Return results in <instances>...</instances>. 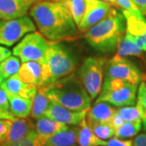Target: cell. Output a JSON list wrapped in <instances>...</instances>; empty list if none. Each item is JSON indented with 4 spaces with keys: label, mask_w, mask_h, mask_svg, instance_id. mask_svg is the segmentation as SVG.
<instances>
[{
    "label": "cell",
    "mask_w": 146,
    "mask_h": 146,
    "mask_svg": "<svg viewBox=\"0 0 146 146\" xmlns=\"http://www.w3.org/2000/svg\"><path fill=\"white\" fill-rule=\"evenodd\" d=\"M106 146H133V141L123 140L115 136L106 141Z\"/></svg>",
    "instance_id": "cell-33"
},
{
    "label": "cell",
    "mask_w": 146,
    "mask_h": 146,
    "mask_svg": "<svg viewBox=\"0 0 146 146\" xmlns=\"http://www.w3.org/2000/svg\"><path fill=\"white\" fill-rule=\"evenodd\" d=\"M77 144L79 146H106V141L100 139L94 134L85 117L79 125Z\"/></svg>",
    "instance_id": "cell-22"
},
{
    "label": "cell",
    "mask_w": 146,
    "mask_h": 146,
    "mask_svg": "<svg viewBox=\"0 0 146 146\" xmlns=\"http://www.w3.org/2000/svg\"><path fill=\"white\" fill-rule=\"evenodd\" d=\"M11 51L9 49L4 47V46H1L0 45V63H2L3 60H5L6 58L10 57L11 55Z\"/></svg>",
    "instance_id": "cell-37"
},
{
    "label": "cell",
    "mask_w": 146,
    "mask_h": 146,
    "mask_svg": "<svg viewBox=\"0 0 146 146\" xmlns=\"http://www.w3.org/2000/svg\"><path fill=\"white\" fill-rule=\"evenodd\" d=\"M126 19V32L133 36L136 45L146 51V19L143 14L136 15L122 10Z\"/></svg>",
    "instance_id": "cell-12"
},
{
    "label": "cell",
    "mask_w": 146,
    "mask_h": 146,
    "mask_svg": "<svg viewBox=\"0 0 146 146\" xmlns=\"http://www.w3.org/2000/svg\"><path fill=\"white\" fill-rule=\"evenodd\" d=\"M18 74L25 83L32 84L36 87L42 86V65L40 63L35 61L22 63Z\"/></svg>",
    "instance_id": "cell-17"
},
{
    "label": "cell",
    "mask_w": 146,
    "mask_h": 146,
    "mask_svg": "<svg viewBox=\"0 0 146 146\" xmlns=\"http://www.w3.org/2000/svg\"><path fill=\"white\" fill-rule=\"evenodd\" d=\"M11 123L10 119H0V145L7 140Z\"/></svg>",
    "instance_id": "cell-32"
},
{
    "label": "cell",
    "mask_w": 146,
    "mask_h": 146,
    "mask_svg": "<svg viewBox=\"0 0 146 146\" xmlns=\"http://www.w3.org/2000/svg\"><path fill=\"white\" fill-rule=\"evenodd\" d=\"M117 58H127V56H136L143 58L144 50L136 45L133 36L125 33V35L121 39L117 46V53L115 55Z\"/></svg>",
    "instance_id": "cell-21"
},
{
    "label": "cell",
    "mask_w": 146,
    "mask_h": 146,
    "mask_svg": "<svg viewBox=\"0 0 146 146\" xmlns=\"http://www.w3.org/2000/svg\"><path fill=\"white\" fill-rule=\"evenodd\" d=\"M36 27L51 43L77 37L79 30L68 7L58 0H38L29 10Z\"/></svg>",
    "instance_id": "cell-1"
},
{
    "label": "cell",
    "mask_w": 146,
    "mask_h": 146,
    "mask_svg": "<svg viewBox=\"0 0 146 146\" xmlns=\"http://www.w3.org/2000/svg\"><path fill=\"white\" fill-rule=\"evenodd\" d=\"M42 85L46 86L75 72L76 60L67 47L60 43H50L42 63Z\"/></svg>",
    "instance_id": "cell-4"
},
{
    "label": "cell",
    "mask_w": 146,
    "mask_h": 146,
    "mask_svg": "<svg viewBox=\"0 0 146 146\" xmlns=\"http://www.w3.org/2000/svg\"><path fill=\"white\" fill-rule=\"evenodd\" d=\"M131 1L140 9L142 14L146 16V0H131Z\"/></svg>",
    "instance_id": "cell-38"
},
{
    "label": "cell",
    "mask_w": 146,
    "mask_h": 146,
    "mask_svg": "<svg viewBox=\"0 0 146 146\" xmlns=\"http://www.w3.org/2000/svg\"><path fill=\"white\" fill-rule=\"evenodd\" d=\"M137 86L119 79H105L95 102H106L116 107L134 106L136 103Z\"/></svg>",
    "instance_id": "cell-5"
},
{
    "label": "cell",
    "mask_w": 146,
    "mask_h": 146,
    "mask_svg": "<svg viewBox=\"0 0 146 146\" xmlns=\"http://www.w3.org/2000/svg\"><path fill=\"white\" fill-rule=\"evenodd\" d=\"M136 107L138 108L141 114L142 125L144 127V129L146 130V86L143 81L140 84L138 90Z\"/></svg>",
    "instance_id": "cell-27"
},
{
    "label": "cell",
    "mask_w": 146,
    "mask_h": 146,
    "mask_svg": "<svg viewBox=\"0 0 146 146\" xmlns=\"http://www.w3.org/2000/svg\"><path fill=\"white\" fill-rule=\"evenodd\" d=\"M107 63L106 58L90 56L84 61L77 72L79 79L92 100L98 98L102 91Z\"/></svg>",
    "instance_id": "cell-6"
},
{
    "label": "cell",
    "mask_w": 146,
    "mask_h": 146,
    "mask_svg": "<svg viewBox=\"0 0 146 146\" xmlns=\"http://www.w3.org/2000/svg\"><path fill=\"white\" fill-rule=\"evenodd\" d=\"M16 118V117H15L14 115H11V112L3 110L0 108V119H10L11 121H13Z\"/></svg>",
    "instance_id": "cell-39"
},
{
    "label": "cell",
    "mask_w": 146,
    "mask_h": 146,
    "mask_svg": "<svg viewBox=\"0 0 146 146\" xmlns=\"http://www.w3.org/2000/svg\"><path fill=\"white\" fill-rule=\"evenodd\" d=\"M46 87L47 95L53 102L75 111L90 108L92 99L78 76L74 73Z\"/></svg>",
    "instance_id": "cell-3"
},
{
    "label": "cell",
    "mask_w": 146,
    "mask_h": 146,
    "mask_svg": "<svg viewBox=\"0 0 146 146\" xmlns=\"http://www.w3.org/2000/svg\"><path fill=\"white\" fill-rule=\"evenodd\" d=\"M126 33L123 11L113 7L103 20L84 33V39L94 50L103 54L113 53Z\"/></svg>",
    "instance_id": "cell-2"
},
{
    "label": "cell",
    "mask_w": 146,
    "mask_h": 146,
    "mask_svg": "<svg viewBox=\"0 0 146 146\" xmlns=\"http://www.w3.org/2000/svg\"><path fill=\"white\" fill-rule=\"evenodd\" d=\"M141 76L140 70L129 59L114 56L107 63L105 79H119L138 85Z\"/></svg>",
    "instance_id": "cell-9"
},
{
    "label": "cell",
    "mask_w": 146,
    "mask_h": 146,
    "mask_svg": "<svg viewBox=\"0 0 146 146\" xmlns=\"http://www.w3.org/2000/svg\"><path fill=\"white\" fill-rule=\"evenodd\" d=\"M133 146H146V133L136 136L133 141Z\"/></svg>",
    "instance_id": "cell-36"
},
{
    "label": "cell",
    "mask_w": 146,
    "mask_h": 146,
    "mask_svg": "<svg viewBox=\"0 0 146 146\" xmlns=\"http://www.w3.org/2000/svg\"><path fill=\"white\" fill-rule=\"evenodd\" d=\"M0 146H42L38 141V136L36 131L33 130L28 136L24 137L20 141L15 142H3Z\"/></svg>",
    "instance_id": "cell-29"
},
{
    "label": "cell",
    "mask_w": 146,
    "mask_h": 146,
    "mask_svg": "<svg viewBox=\"0 0 146 146\" xmlns=\"http://www.w3.org/2000/svg\"><path fill=\"white\" fill-rule=\"evenodd\" d=\"M3 80H3V77H2V76L0 75V84H2V82H3Z\"/></svg>",
    "instance_id": "cell-42"
},
{
    "label": "cell",
    "mask_w": 146,
    "mask_h": 146,
    "mask_svg": "<svg viewBox=\"0 0 146 146\" xmlns=\"http://www.w3.org/2000/svg\"><path fill=\"white\" fill-rule=\"evenodd\" d=\"M68 127V125L61 123L56 120L46 116L36 119L35 123V131L38 135L40 141H44L49 136H52L58 131L66 130Z\"/></svg>",
    "instance_id": "cell-19"
},
{
    "label": "cell",
    "mask_w": 146,
    "mask_h": 146,
    "mask_svg": "<svg viewBox=\"0 0 146 146\" xmlns=\"http://www.w3.org/2000/svg\"><path fill=\"white\" fill-rule=\"evenodd\" d=\"M21 59L18 57L11 55L0 63V75L3 80L19 72L21 66Z\"/></svg>",
    "instance_id": "cell-25"
},
{
    "label": "cell",
    "mask_w": 146,
    "mask_h": 146,
    "mask_svg": "<svg viewBox=\"0 0 146 146\" xmlns=\"http://www.w3.org/2000/svg\"><path fill=\"white\" fill-rule=\"evenodd\" d=\"M119 7L122 8V10L129 11L131 13L140 15L142 14L140 9L136 7L131 0H115Z\"/></svg>",
    "instance_id": "cell-31"
},
{
    "label": "cell",
    "mask_w": 146,
    "mask_h": 146,
    "mask_svg": "<svg viewBox=\"0 0 146 146\" xmlns=\"http://www.w3.org/2000/svg\"><path fill=\"white\" fill-rule=\"evenodd\" d=\"M0 86L5 90L7 94L18 95L31 100L34 98L37 90V87L35 85L22 81L18 73L4 80Z\"/></svg>",
    "instance_id": "cell-14"
},
{
    "label": "cell",
    "mask_w": 146,
    "mask_h": 146,
    "mask_svg": "<svg viewBox=\"0 0 146 146\" xmlns=\"http://www.w3.org/2000/svg\"><path fill=\"white\" fill-rule=\"evenodd\" d=\"M141 80H142V81H143L144 83L145 84V86H146V75L145 74H144V75H142V76H141Z\"/></svg>",
    "instance_id": "cell-41"
},
{
    "label": "cell",
    "mask_w": 146,
    "mask_h": 146,
    "mask_svg": "<svg viewBox=\"0 0 146 146\" xmlns=\"http://www.w3.org/2000/svg\"><path fill=\"white\" fill-rule=\"evenodd\" d=\"M117 111L125 122H135L141 120L140 111L136 106H122L117 109Z\"/></svg>",
    "instance_id": "cell-30"
},
{
    "label": "cell",
    "mask_w": 146,
    "mask_h": 146,
    "mask_svg": "<svg viewBox=\"0 0 146 146\" xmlns=\"http://www.w3.org/2000/svg\"><path fill=\"white\" fill-rule=\"evenodd\" d=\"M89 126L94 134L102 140H109L115 136V130L109 123H91Z\"/></svg>",
    "instance_id": "cell-28"
},
{
    "label": "cell",
    "mask_w": 146,
    "mask_h": 146,
    "mask_svg": "<svg viewBox=\"0 0 146 146\" xmlns=\"http://www.w3.org/2000/svg\"><path fill=\"white\" fill-rule=\"evenodd\" d=\"M7 94L9 99L10 112L11 115L17 118H28L31 114L32 100L18 95Z\"/></svg>",
    "instance_id": "cell-23"
},
{
    "label": "cell",
    "mask_w": 146,
    "mask_h": 146,
    "mask_svg": "<svg viewBox=\"0 0 146 146\" xmlns=\"http://www.w3.org/2000/svg\"><path fill=\"white\" fill-rule=\"evenodd\" d=\"M79 127H69L66 130L58 131L44 141H38L42 146H77ZM38 136V135H37Z\"/></svg>",
    "instance_id": "cell-15"
},
{
    "label": "cell",
    "mask_w": 146,
    "mask_h": 146,
    "mask_svg": "<svg viewBox=\"0 0 146 146\" xmlns=\"http://www.w3.org/2000/svg\"><path fill=\"white\" fill-rule=\"evenodd\" d=\"M35 130V123L28 118H17L12 121L7 138L5 142L11 143L20 141Z\"/></svg>",
    "instance_id": "cell-18"
},
{
    "label": "cell",
    "mask_w": 146,
    "mask_h": 146,
    "mask_svg": "<svg viewBox=\"0 0 146 146\" xmlns=\"http://www.w3.org/2000/svg\"><path fill=\"white\" fill-rule=\"evenodd\" d=\"M51 103V100L47 95V89L46 86L42 85L37 87L36 93L32 100L31 116L33 119H37L43 117Z\"/></svg>",
    "instance_id": "cell-20"
},
{
    "label": "cell",
    "mask_w": 146,
    "mask_h": 146,
    "mask_svg": "<svg viewBox=\"0 0 146 146\" xmlns=\"http://www.w3.org/2000/svg\"><path fill=\"white\" fill-rule=\"evenodd\" d=\"M38 0H0V20H11L25 16Z\"/></svg>",
    "instance_id": "cell-13"
},
{
    "label": "cell",
    "mask_w": 146,
    "mask_h": 146,
    "mask_svg": "<svg viewBox=\"0 0 146 146\" xmlns=\"http://www.w3.org/2000/svg\"><path fill=\"white\" fill-rule=\"evenodd\" d=\"M142 127V122L135 121V122H125L123 125L118 129L115 130V136L119 139H127L137 135L141 131Z\"/></svg>",
    "instance_id": "cell-26"
},
{
    "label": "cell",
    "mask_w": 146,
    "mask_h": 146,
    "mask_svg": "<svg viewBox=\"0 0 146 146\" xmlns=\"http://www.w3.org/2000/svg\"><path fill=\"white\" fill-rule=\"evenodd\" d=\"M124 123H125L124 119H123V117L118 113L117 109H116V111L115 112V114L113 115L112 118L110 120L109 124L115 130H116V129H118L119 127H120L121 126L123 125Z\"/></svg>",
    "instance_id": "cell-34"
},
{
    "label": "cell",
    "mask_w": 146,
    "mask_h": 146,
    "mask_svg": "<svg viewBox=\"0 0 146 146\" xmlns=\"http://www.w3.org/2000/svg\"><path fill=\"white\" fill-rule=\"evenodd\" d=\"M89 110L82 111H75L68 109L56 102H53L50 105L44 116L50 118L66 125L77 126L86 117Z\"/></svg>",
    "instance_id": "cell-11"
},
{
    "label": "cell",
    "mask_w": 146,
    "mask_h": 146,
    "mask_svg": "<svg viewBox=\"0 0 146 146\" xmlns=\"http://www.w3.org/2000/svg\"><path fill=\"white\" fill-rule=\"evenodd\" d=\"M116 111V109L111 106V104L106 102H94V105L89 108L86 119L88 124L91 123H109L110 120Z\"/></svg>",
    "instance_id": "cell-16"
},
{
    "label": "cell",
    "mask_w": 146,
    "mask_h": 146,
    "mask_svg": "<svg viewBox=\"0 0 146 146\" xmlns=\"http://www.w3.org/2000/svg\"><path fill=\"white\" fill-rule=\"evenodd\" d=\"M0 108L3 110L10 112V104H9L7 94L1 86H0Z\"/></svg>",
    "instance_id": "cell-35"
},
{
    "label": "cell",
    "mask_w": 146,
    "mask_h": 146,
    "mask_svg": "<svg viewBox=\"0 0 146 146\" xmlns=\"http://www.w3.org/2000/svg\"><path fill=\"white\" fill-rule=\"evenodd\" d=\"M50 43L41 33L31 32L16 44L12 50V54L19 58L22 63L35 61L42 64Z\"/></svg>",
    "instance_id": "cell-7"
},
{
    "label": "cell",
    "mask_w": 146,
    "mask_h": 146,
    "mask_svg": "<svg viewBox=\"0 0 146 146\" xmlns=\"http://www.w3.org/2000/svg\"><path fill=\"white\" fill-rule=\"evenodd\" d=\"M103 1H106V2H108L109 3H110L112 6H114V7H119L118 5H117V3H116V1L115 0H103Z\"/></svg>",
    "instance_id": "cell-40"
},
{
    "label": "cell",
    "mask_w": 146,
    "mask_h": 146,
    "mask_svg": "<svg viewBox=\"0 0 146 146\" xmlns=\"http://www.w3.org/2000/svg\"><path fill=\"white\" fill-rule=\"evenodd\" d=\"M68 7L76 26L83 18L86 4L85 0H58Z\"/></svg>",
    "instance_id": "cell-24"
},
{
    "label": "cell",
    "mask_w": 146,
    "mask_h": 146,
    "mask_svg": "<svg viewBox=\"0 0 146 146\" xmlns=\"http://www.w3.org/2000/svg\"><path fill=\"white\" fill-rule=\"evenodd\" d=\"M36 29L35 23L26 15L16 19L0 20V45L12 46Z\"/></svg>",
    "instance_id": "cell-8"
},
{
    "label": "cell",
    "mask_w": 146,
    "mask_h": 146,
    "mask_svg": "<svg viewBox=\"0 0 146 146\" xmlns=\"http://www.w3.org/2000/svg\"><path fill=\"white\" fill-rule=\"evenodd\" d=\"M86 8L83 18L77 29L80 33H85L109 14L112 6L103 0H85Z\"/></svg>",
    "instance_id": "cell-10"
}]
</instances>
